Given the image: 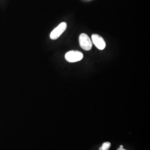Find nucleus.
Masks as SVG:
<instances>
[{"mask_svg": "<svg viewBox=\"0 0 150 150\" xmlns=\"http://www.w3.org/2000/svg\"><path fill=\"white\" fill-rule=\"evenodd\" d=\"M92 42L93 43L97 48L100 50L105 49L106 47V43L103 38L98 35L93 34L92 35Z\"/></svg>", "mask_w": 150, "mask_h": 150, "instance_id": "nucleus-4", "label": "nucleus"}, {"mask_svg": "<svg viewBox=\"0 0 150 150\" xmlns=\"http://www.w3.org/2000/svg\"><path fill=\"white\" fill-rule=\"evenodd\" d=\"M81 47L85 51H90L92 47V42L90 38L86 33H81L79 37Z\"/></svg>", "mask_w": 150, "mask_h": 150, "instance_id": "nucleus-1", "label": "nucleus"}, {"mask_svg": "<svg viewBox=\"0 0 150 150\" xmlns=\"http://www.w3.org/2000/svg\"><path fill=\"white\" fill-rule=\"evenodd\" d=\"M83 54L77 51H71L65 54V59L69 62H76L83 59Z\"/></svg>", "mask_w": 150, "mask_h": 150, "instance_id": "nucleus-2", "label": "nucleus"}, {"mask_svg": "<svg viewBox=\"0 0 150 150\" xmlns=\"http://www.w3.org/2000/svg\"><path fill=\"white\" fill-rule=\"evenodd\" d=\"M120 148H123V146H122V145H121L120 147Z\"/></svg>", "mask_w": 150, "mask_h": 150, "instance_id": "nucleus-7", "label": "nucleus"}, {"mask_svg": "<svg viewBox=\"0 0 150 150\" xmlns=\"http://www.w3.org/2000/svg\"><path fill=\"white\" fill-rule=\"evenodd\" d=\"M117 150H125V149H123V148H119L117 149Z\"/></svg>", "mask_w": 150, "mask_h": 150, "instance_id": "nucleus-6", "label": "nucleus"}, {"mask_svg": "<svg viewBox=\"0 0 150 150\" xmlns=\"http://www.w3.org/2000/svg\"><path fill=\"white\" fill-rule=\"evenodd\" d=\"M67 28V23L62 22L59 25L55 28L50 34V38L52 40H56L64 32Z\"/></svg>", "mask_w": 150, "mask_h": 150, "instance_id": "nucleus-3", "label": "nucleus"}, {"mask_svg": "<svg viewBox=\"0 0 150 150\" xmlns=\"http://www.w3.org/2000/svg\"><path fill=\"white\" fill-rule=\"evenodd\" d=\"M111 146V144L108 142H106L103 144L102 147H100V150H108Z\"/></svg>", "mask_w": 150, "mask_h": 150, "instance_id": "nucleus-5", "label": "nucleus"}]
</instances>
